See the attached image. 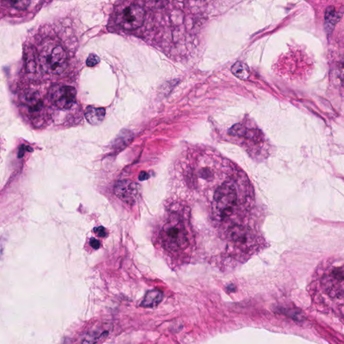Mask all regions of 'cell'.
<instances>
[{
  "mask_svg": "<svg viewBox=\"0 0 344 344\" xmlns=\"http://www.w3.org/2000/svg\"><path fill=\"white\" fill-rule=\"evenodd\" d=\"M160 237L165 248L172 252L184 250L189 245L185 225L180 217L176 214H171L163 225Z\"/></svg>",
  "mask_w": 344,
  "mask_h": 344,
  "instance_id": "6da1fadb",
  "label": "cell"
},
{
  "mask_svg": "<svg viewBox=\"0 0 344 344\" xmlns=\"http://www.w3.org/2000/svg\"><path fill=\"white\" fill-rule=\"evenodd\" d=\"M237 192L234 184L225 182L215 190L213 196V214L219 220L229 218L237 203Z\"/></svg>",
  "mask_w": 344,
  "mask_h": 344,
  "instance_id": "7a4b0ae2",
  "label": "cell"
},
{
  "mask_svg": "<svg viewBox=\"0 0 344 344\" xmlns=\"http://www.w3.org/2000/svg\"><path fill=\"white\" fill-rule=\"evenodd\" d=\"M40 64L49 74L60 75L68 65L66 51L60 45H51L40 56Z\"/></svg>",
  "mask_w": 344,
  "mask_h": 344,
  "instance_id": "3957f363",
  "label": "cell"
},
{
  "mask_svg": "<svg viewBox=\"0 0 344 344\" xmlns=\"http://www.w3.org/2000/svg\"><path fill=\"white\" fill-rule=\"evenodd\" d=\"M145 11L137 4H131L124 8L118 16V23L123 29L135 30L144 23Z\"/></svg>",
  "mask_w": 344,
  "mask_h": 344,
  "instance_id": "277c9868",
  "label": "cell"
},
{
  "mask_svg": "<svg viewBox=\"0 0 344 344\" xmlns=\"http://www.w3.org/2000/svg\"><path fill=\"white\" fill-rule=\"evenodd\" d=\"M139 186L130 180L118 181L114 187V194L120 200L128 205H133L140 194Z\"/></svg>",
  "mask_w": 344,
  "mask_h": 344,
  "instance_id": "5b68a950",
  "label": "cell"
},
{
  "mask_svg": "<svg viewBox=\"0 0 344 344\" xmlns=\"http://www.w3.org/2000/svg\"><path fill=\"white\" fill-rule=\"evenodd\" d=\"M77 91L72 86H61L52 94L55 106L60 109L68 110L76 102Z\"/></svg>",
  "mask_w": 344,
  "mask_h": 344,
  "instance_id": "8992f818",
  "label": "cell"
},
{
  "mask_svg": "<svg viewBox=\"0 0 344 344\" xmlns=\"http://www.w3.org/2000/svg\"><path fill=\"white\" fill-rule=\"evenodd\" d=\"M343 11H337L334 6H329L325 14V29L327 33H331L342 16Z\"/></svg>",
  "mask_w": 344,
  "mask_h": 344,
  "instance_id": "52a82bcc",
  "label": "cell"
},
{
  "mask_svg": "<svg viewBox=\"0 0 344 344\" xmlns=\"http://www.w3.org/2000/svg\"><path fill=\"white\" fill-rule=\"evenodd\" d=\"M106 110L104 108H96L89 106L86 108L85 117L92 125H99L105 118Z\"/></svg>",
  "mask_w": 344,
  "mask_h": 344,
  "instance_id": "ba28073f",
  "label": "cell"
},
{
  "mask_svg": "<svg viewBox=\"0 0 344 344\" xmlns=\"http://www.w3.org/2000/svg\"><path fill=\"white\" fill-rule=\"evenodd\" d=\"M229 134L233 136L244 137L251 140L257 141L260 139V131L255 129H247L241 124H236L229 130Z\"/></svg>",
  "mask_w": 344,
  "mask_h": 344,
  "instance_id": "9c48e42d",
  "label": "cell"
},
{
  "mask_svg": "<svg viewBox=\"0 0 344 344\" xmlns=\"http://www.w3.org/2000/svg\"><path fill=\"white\" fill-rule=\"evenodd\" d=\"M162 292L158 290H149L145 294L144 298L141 303V306L146 308H152L157 307L163 300Z\"/></svg>",
  "mask_w": 344,
  "mask_h": 344,
  "instance_id": "30bf717a",
  "label": "cell"
},
{
  "mask_svg": "<svg viewBox=\"0 0 344 344\" xmlns=\"http://www.w3.org/2000/svg\"><path fill=\"white\" fill-rule=\"evenodd\" d=\"M229 236L235 243L243 245L247 242L248 233L244 227L235 225L229 230Z\"/></svg>",
  "mask_w": 344,
  "mask_h": 344,
  "instance_id": "8fae6325",
  "label": "cell"
},
{
  "mask_svg": "<svg viewBox=\"0 0 344 344\" xmlns=\"http://www.w3.org/2000/svg\"><path fill=\"white\" fill-rule=\"evenodd\" d=\"M108 335L107 329H102V327H96L93 329H90L86 333L85 336L81 341L82 343H96L103 338H105Z\"/></svg>",
  "mask_w": 344,
  "mask_h": 344,
  "instance_id": "7c38bea8",
  "label": "cell"
},
{
  "mask_svg": "<svg viewBox=\"0 0 344 344\" xmlns=\"http://www.w3.org/2000/svg\"><path fill=\"white\" fill-rule=\"evenodd\" d=\"M231 72L241 80H247L250 76V70L248 66L244 63L237 61L231 67Z\"/></svg>",
  "mask_w": 344,
  "mask_h": 344,
  "instance_id": "4fadbf2b",
  "label": "cell"
},
{
  "mask_svg": "<svg viewBox=\"0 0 344 344\" xmlns=\"http://www.w3.org/2000/svg\"><path fill=\"white\" fill-rule=\"evenodd\" d=\"M6 2L14 9L23 11L27 9L31 3V0H6Z\"/></svg>",
  "mask_w": 344,
  "mask_h": 344,
  "instance_id": "5bb4252c",
  "label": "cell"
},
{
  "mask_svg": "<svg viewBox=\"0 0 344 344\" xmlns=\"http://www.w3.org/2000/svg\"><path fill=\"white\" fill-rule=\"evenodd\" d=\"M99 62V57L97 55L92 54L88 57L87 61H86V64H87L88 67H94Z\"/></svg>",
  "mask_w": 344,
  "mask_h": 344,
  "instance_id": "9a60e30c",
  "label": "cell"
},
{
  "mask_svg": "<svg viewBox=\"0 0 344 344\" xmlns=\"http://www.w3.org/2000/svg\"><path fill=\"white\" fill-rule=\"evenodd\" d=\"M94 231L98 235V236L100 237H104L107 235L106 234L105 229L103 227H97V228L94 229Z\"/></svg>",
  "mask_w": 344,
  "mask_h": 344,
  "instance_id": "2e32d148",
  "label": "cell"
},
{
  "mask_svg": "<svg viewBox=\"0 0 344 344\" xmlns=\"http://www.w3.org/2000/svg\"><path fill=\"white\" fill-rule=\"evenodd\" d=\"M90 245H91L92 248L95 249H99L100 247V245H100V241L97 240V239L95 238H92L91 239H90Z\"/></svg>",
  "mask_w": 344,
  "mask_h": 344,
  "instance_id": "e0dca14e",
  "label": "cell"
},
{
  "mask_svg": "<svg viewBox=\"0 0 344 344\" xmlns=\"http://www.w3.org/2000/svg\"><path fill=\"white\" fill-rule=\"evenodd\" d=\"M149 178V174L145 171H141L140 175L139 176V179L141 181H144V180L148 179Z\"/></svg>",
  "mask_w": 344,
  "mask_h": 344,
  "instance_id": "ac0fdd59",
  "label": "cell"
}]
</instances>
